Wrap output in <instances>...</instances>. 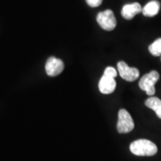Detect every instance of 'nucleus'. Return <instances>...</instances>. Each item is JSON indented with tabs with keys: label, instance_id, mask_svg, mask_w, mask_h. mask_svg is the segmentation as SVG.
Here are the masks:
<instances>
[{
	"label": "nucleus",
	"instance_id": "nucleus-7",
	"mask_svg": "<svg viewBox=\"0 0 161 161\" xmlns=\"http://www.w3.org/2000/svg\"><path fill=\"white\" fill-rule=\"evenodd\" d=\"M116 83L114 78L103 75L98 82V89L103 94H110L116 89Z\"/></svg>",
	"mask_w": 161,
	"mask_h": 161
},
{
	"label": "nucleus",
	"instance_id": "nucleus-3",
	"mask_svg": "<svg viewBox=\"0 0 161 161\" xmlns=\"http://www.w3.org/2000/svg\"><path fill=\"white\" fill-rule=\"evenodd\" d=\"M117 130L120 134L129 133L134 128V120L130 114L125 109L119 110L118 114Z\"/></svg>",
	"mask_w": 161,
	"mask_h": 161
},
{
	"label": "nucleus",
	"instance_id": "nucleus-10",
	"mask_svg": "<svg viewBox=\"0 0 161 161\" xmlns=\"http://www.w3.org/2000/svg\"><path fill=\"white\" fill-rule=\"evenodd\" d=\"M145 104L148 107V108L154 110L156 113L157 116L161 119V100L158 97H152L148 98L145 102Z\"/></svg>",
	"mask_w": 161,
	"mask_h": 161
},
{
	"label": "nucleus",
	"instance_id": "nucleus-8",
	"mask_svg": "<svg viewBox=\"0 0 161 161\" xmlns=\"http://www.w3.org/2000/svg\"><path fill=\"white\" fill-rule=\"evenodd\" d=\"M142 6L140 3H134L125 5L122 9V16L126 19H132L136 14L142 12Z\"/></svg>",
	"mask_w": 161,
	"mask_h": 161
},
{
	"label": "nucleus",
	"instance_id": "nucleus-6",
	"mask_svg": "<svg viewBox=\"0 0 161 161\" xmlns=\"http://www.w3.org/2000/svg\"><path fill=\"white\" fill-rule=\"evenodd\" d=\"M46 72L49 76H57L60 75L64 69V64L59 58L51 57L46 61L45 66Z\"/></svg>",
	"mask_w": 161,
	"mask_h": 161
},
{
	"label": "nucleus",
	"instance_id": "nucleus-11",
	"mask_svg": "<svg viewBox=\"0 0 161 161\" xmlns=\"http://www.w3.org/2000/svg\"><path fill=\"white\" fill-rule=\"evenodd\" d=\"M148 50L153 56H161V38H158L148 46Z\"/></svg>",
	"mask_w": 161,
	"mask_h": 161
},
{
	"label": "nucleus",
	"instance_id": "nucleus-13",
	"mask_svg": "<svg viewBox=\"0 0 161 161\" xmlns=\"http://www.w3.org/2000/svg\"><path fill=\"white\" fill-rule=\"evenodd\" d=\"M102 1L103 0H86V3L92 8H96L99 6L102 3Z\"/></svg>",
	"mask_w": 161,
	"mask_h": 161
},
{
	"label": "nucleus",
	"instance_id": "nucleus-12",
	"mask_svg": "<svg viewBox=\"0 0 161 161\" xmlns=\"http://www.w3.org/2000/svg\"><path fill=\"white\" fill-rule=\"evenodd\" d=\"M103 75L108 76V77H111L115 78L117 75V71L114 69L112 66H108L105 69H104Z\"/></svg>",
	"mask_w": 161,
	"mask_h": 161
},
{
	"label": "nucleus",
	"instance_id": "nucleus-4",
	"mask_svg": "<svg viewBox=\"0 0 161 161\" xmlns=\"http://www.w3.org/2000/svg\"><path fill=\"white\" fill-rule=\"evenodd\" d=\"M96 20L101 28L105 31H112L116 26V17L111 10L99 12L96 17Z\"/></svg>",
	"mask_w": 161,
	"mask_h": 161
},
{
	"label": "nucleus",
	"instance_id": "nucleus-1",
	"mask_svg": "<svg viewBox=\"0 0 161 161\" xmlns=\"http://www.w3.org/2000/svg\"><path fill=\"white\" fill-rule=\"evenodd\" d=\"M130 150L132 154L136 156L151 157L157 154L158 147L152 141L140 139L130 143Z\"/></svg>",
	"mask_w": 161,
	"mask_h": 161
},
{
	"label": "nucleus",
	"instance_id": "nucleus-5",
	"mask_svg": "<svg viewBox=\"0 0 161 161\" xmlns=\"http://www.w3.org/2000/svg\"><path fill=\"white\" fill-rule=\"evenodd\" d=\"M117 69L121 78L127 81H134L140 76V72L136 68L130 67L124 61H119L117 64Z\"/></svg>",
	"mask_w": 161,
	"mask_h": 161
},
{
	"label": "nucleus",
	"instance_id": "nucleus-9",
	"mask_svg": "<svg viewBox=\"0 0 161 161\" xmlns=\"http://www.w3.org/2000/svg\"><path fill=\"white\" fill-rule=\"evenodd\" d=\"M160 3L156 0H153L144 6V8L142 10V13L146 17H154L158 14L159 11H160Z\"/></svg>",
	"mask_w": 161,
	"mask_h": 161
},
{
	"label": "nucleus",
	"instance_id": "nucleus-2",
	"mask_svg": "<svg viewBox=\"0 0 161 161\" xmlns=\"http://www.w3.org/2000/svg\"><path fill=\"white\" fill-rule=\"evenodd\" d=\"M160 78V75L155 70L151 71L141 78L139 81V86L142 90L146 91L149 96H153L155 94V84Z\"/></svg>",
	"mask_w": 161,
	"mask_h": 161
}]
</instances>
